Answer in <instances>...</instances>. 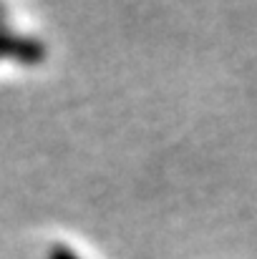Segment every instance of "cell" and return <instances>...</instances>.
<instances>
[{"instance_id":"6da1fadb","label":"cell","mask_w":257,"mask_h":259,"mask_svg":"<svg viewBox=\"0 0 257 259\" xmlns=\"http://www.w3.org/2000/svg\"><path fill=\"white\" fill-rule=\"evenodd\" d=\"M43 56H46V46L38 38L18 35V33L0 28V58H13L18 63L35 66L43 61Z\"/></svg>"},{"instance_id":"7a4b0ae2","label":"cell","mask_w":257,"mask_h":259,"mask_svg":"<svg viewBox=\"0 0 257 259\" xmlns=\"http://www.w3.org/2000/svg\"><path fill=\"white\" fill-rule=\"evenodd\" d=\"M46 259H81L71 247H66V244H56V247H51V252H48V257Z\"/></svg>"}]
</instances>
